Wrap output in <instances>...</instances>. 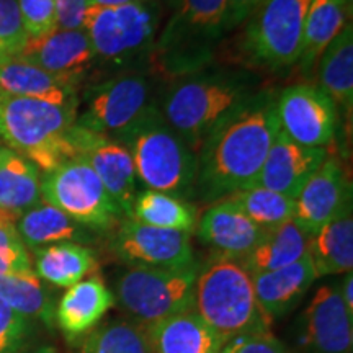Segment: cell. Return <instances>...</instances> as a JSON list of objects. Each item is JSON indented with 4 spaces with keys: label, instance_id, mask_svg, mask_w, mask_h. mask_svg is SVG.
I'll return each mask as SVG.
<instances>
[{
    "label": "cell",
    "instance_id": "cell-4",
    "mask_svg": "<svg viewBox=\"0 0 353 353\" xmlns=\"http://www.w3.org/2000/svg\"><path fill=\"white\" fill-rule=\"evenodd\" d=\"M76 118L77 103L54 105L0 88V139L44 174L76 157L70 141Z\"/></svg>",
    "mask_w": 353,
    "mask_h": 353
},
{
    "label": "cell",
    "instance_id": "cell-30",
    "mask_svg": "<svg viewBox=\"0 0 353 353\" xmlns=\"http://www.w3.org/2000/svg\"><path fill=\"white\" fill-rule=\"evenodd\" d=\"M321 90L347 113L353 108V25L343 26L341 33L325 48L319 65Z\"/></svg>",
    "mask_w": 353,
    "mask_h": 353
},
{
    "label": "cell",
    "instance_id": "cell-35",
    "mask_svg": "<svg viewBox=\"0 0 353 353\" xmlns=\"http://www.w3.org/2000/svg\"><path fill=\"white\" fill-rule=\"evenodd\" d=\"M33 272L32 257L21 241L15 223L0 216V275Z\"/></svg>",
    "mask_w": 353,
    "mask_h": 353
},
{
    "label": "cell",
    "instance_id": "cell-11",
    "mask_svg": "<svg viewBox=\"0 0 353 353\" xmlns=\"http://www.w3.org/2000/svg\"><path fill=\"white\" fill-rule=\"evenodd\" d=\"M149 94V81L139 74H121L108 79L90 92L85 108L77 113L76 125L114 138L151 107Z\"/></svg>",
    "mask_w": 353,
    "mask_h": 353
},
{
    "label": "cell",
    "instance_id": "cell-5",
    "mask_svg": "<svg viewBox=\"0 0 353 353\" xmlns=\"http://www.w3.org/2000/svg\"><path fill=\"white\" fill-rule=\"evenodd\" d=\"M193 311L224 342L270 329L255 298L250 273L237 259L216 255L200 267Z\"/></svg>",
    "mask_w": 353,
    "mask_h": 353
},
{
    "label": "cell",
    "instance_id": "cell-19",
    "mask_svg": "<svg viewBox=\"0 0 353 353\" xmlns=\"http://www.w3.org/2000/svg\"><path fill=\"white\" fill-rule=\"evenodd\" d=\"M265 231L252 223L226 198L216 203L201 216L196 236L203 244L213 247L219 255L242 259L263 237Z\"/></svg>",
    "mask_w": 353,
    "mask_h": 353
},
{
    "label": "cell",
    "instance_id": "cell-40",
    "mask_svg": "<svg viewBox=\"0 0 353 353\" xmlns=\"http://www.w3.org/2000/svg\"><path fill=\"white\" fill-rule=\"evenodd\" d=\"M57 28L61 30H82L88 0H54Z\"/></svg>",
    "mask_w": 353,
    "mask_h": 353
},
{
    "label": "cell",
    "instance_id": "cell-7",
    "mask_svg": "<svg viewBox=\"0 0 353 353\" xmlns=\"http://www.w3.org/2000/svg\"><path fill=\"white\" fill-rule=\"evenodd\" d=\"M200 265L183 268L130 267L114 285V301L132 317V322L151 327L175 314L192 311Z\"/></svg>",
    "mask_w": 353,
    "mask_h": 353
},
{
    "label": "cell",
    "instance_id": "cell-37",
    "mask_svg": "<svg viewBox=\"0 0 353 353\" xmlns=\"http://www.w3.org/2000/svg\"><path fill=\"white\" fill-rule=\"evenodd\" d=\"M30 39L46 37L57 30L54 0H17Z\"/></svg>",
    "mask_w": 353,
    "mask_h": 353
},
{
    "label": "cell",
    "instance_id": "cell-29",
    "mask_svg": "<svg viewBox=\"0 0 353 353\" xmlns=\"http://www.w3.org/2000/svg\"><path fill=\"white\" fill-rule=\"evenodd\" d=\"M37 275L57 288H70L97 270L94 250L77 242H61L33 250Z\"/></svg>",
    "mask_w": 353,
    "mask_h": 353
},
{
    "label": "cell",
    "instance_id": "cell-13",
    "mask_svg": "<svg viewBox=\"0 0 353 353\" xmlns=\"http://www.w3.org/2000/svg\"><path fill=\"white\" fill-rule=\"evenodd\" d=\"M112 247L130 267L183 268L195 263L190 232L148 226L128 218L118 226Z\"/></svg>",
    "mask_w": 353,
    "mask_h": 353
},
{
    "label": "cell",
    "instance_id": "cell-1",
    "mask_svg": "<svg viewBox=\"0 0 353 353\" xmlns=\"http://www.w3.org/2000/svg\"><path fill=\"white\" fill-rule=\"evenodd\" d=\"M280 131L272 92H257L226 118L198 152L196 192L205 200H223L249 188L257 179Z\"/></svg>",
    "mask_w": 353,
    "mask_h": 353
},
{
    "label": "cell",
    "instance_id": "cell-47",
    "mask_svg": "<svg viewBox=\"0 0 353 353\" xmlns=\"http://www.w3.org/2000/svg\"><path fill=\"white\" fill-rule=\"evenodd\" d=\"M219 353H226V352H224V350H221V352H219Z\"/></svg>",
    "mask_w": 353,
    "mask_h": 353
},
{
    "label": "cell",
    "instance_id": "cell-14",
    "mask_svg": "<svg viewBox=\"0 0 353 353\" xmlns=\"http://www.w3.org/2000/svg\"><path fill=\"white\" fill-rule=\"evenodd\" d=\"M70 141L76 149V157L92 167L112 200L117 203L125 218L130 219L138 196V179L128 149L108 136L79 128L76 123L70 132Z\"/></svg>",
    "mask_w": 353,
    "mask_h": 353
},
{
    "label": "cell",
    "instance_id": "cell-28",
    "mask_svg": "<svg viewBox=\"0 0 353 353\" xmlns=\"http://www.w3.org/2000/svg\"><path fill=\"white\" fill-rule=\"evenodd\" d=\"M352 21L343 0H309L303 26L301 54L298 63L309 70L322 56L325 48Z\"/></svg>",
    "mask_w": 353,
    "mask_h": 353
},
{
    "label": "cell",
    "instance_id": "cell-17",
    "mask_svg": "<svg viewBox=\"0 0 353 353\" xmlns=\"http://www.w3.org/2000/svg\"><path fill=\"white\" fill-rule=\"evenodd\" d=\"M325 159V148L301 145L278 131L262 169L250 187L273 190L294 200Z\"/></svg>",
    "mask_w": 353,
    "mask_h": 353
},
{
    "label": "cell",
    "instance_id": "cell-25",
    "mask_svg": "<svg viewBox=\"0 0 353 353\" xmlns=\"http://www.w3.org/2000/svg\"><path fill=\"white\" fill-rule=\"evenodd\" d=\"M309 239L293 219L265 231L263 237L249 254L237 259L250 275L280 270L309 254Z\"/></svg>",
    "mask_w": 353,
    "mask_h": 353
},
{
    "label": "cell",
    "instance_id": "cell-8",
    "mask_svg": "<svg viewBox=\"0 0 353 353\" xmlns=\"http://www.w3.org/2000/svg\"><path fill=\"white\" fill-rule=\"evenodd\" d=\"M161 23L157 0L120 7H88L82 30L92 44L95 59L125 64L143 52H151Z\"/></svg>",
    "mask_w": 353,
    "mask_h": 353
},
{
    "label": "cell",
    "instance_id": "cell-15",
    "mask_svg": "<svg viewBox=\"0 0 353 353\" xmlns=\"http://www.w3.org/2000/svg\"><path fill=\"white\" fill-rule=\"evenodd\" d=\"M298 341L303 353H353V316L341 290L324 285L299 317Z\"/></svg>",
    "mask_w": 353,
    "mask_h": 353
},
{
    "label": "cell",
    "instance_id": "cell-9",
    "mask_svg": "<svg viewBox=\"0 0 353 353\" xmlns=\"http://www.w3.org/2000/svg\"><path fill=\"white\" fill-rule=\"evenodd\" d=\"M41 198L94 231H110L125 218L92 167L79 157L44 174Z\"/></svg>",
    "mask_w": 353,
    "mask_h": 353
},
{
    "label": "cell",
    "instance_id": "cell-10",
    "mask_svg": "<svg viewBox=\"0 0 353 353\" xmlns=\"http://www.w3.org/2000/svg\"><path fill=\"white\" fill-rule=\"evenodd\" d=\"M309 0H265L245 21L244 46L255 64L278 70L296 64Z\"/></svg>",
    "mask_w": 353,
    "mask_h": 353
},
{
    "label": "cell",
    "instance_id": "cell-42",
    "mask_svg": "<svg viewBox=\"0 0 353 353\" xmlns=\"http://www.w3.org/2000/svg\"><path fill=\"white\" fill-rule=\"evenodd\" d=\"M339 290H341V296H342V301L343 304H345L347 311L350 312V314L353 316V275L352 272H348L345 278L342 280V285L339 286Z\"/></svg>",
    "mask_w": 353,
    "mask_h": 353
},
{
    "label": "cell",
    "instance_id": "cell-43",
    "mask_svg": "<svg viewBox=\"0 0 353 353\" xmlns=\"http://www.w3.org/2000/svg\"><path fill=\"white\" fill-rule=\"evenodd\" d=\"M134 2H143V0H88V6L108 8V7L128 6V3H134Z\"/></svg>",
    "mask_w": 353,
    "mask_h": 353
},
{
    "label": "cell",
    "instance_id": "cell-34",
    "mask_svg": "<svg viewBox=\"0 0 353 353\" xmlns=\"http://www.w3.org/2000/svg\"><path fill=\"white\" fill-rule=\"evenodd\" d=\"M82 353H152L148 330L132 321L105 322L85 339Z\"/></svg>",
    "mask_w": 353,
    "mask_h": 353
},
{
    "label": "cell",
    "instance_id": "cell-20",
    "mask_svg": "<svg viewBox=\"0 0 353 353\" xmlns=\"http://www.w3.org/2000/svg\"><path fill=\"white\" fill-rule=\"evenodd\" d=\"M250 276L259 306L270 322L293 311L317 278L309 254L280 270Z\"/></svg>",
    "mask_w": 353,
    "mask_h": 353
},
{
    "label": "cell",
    "instance_id": "cell-6",
    "mask_svg": "<svg viewBox=\"0 0 353 353\" xmlns=\"http://www.w3.org/2000/svg\"><path fill=\"white\" fill-rule=\"evenodd\" d=\"M226 8L228 0H179L154 41V68L175 77L205 68L226 33Z\"/></svg>",
    "mask_w": 353,
    "mask_h": 353
},
{
    "label": "cell",
    "instance_id": "cell-3",
    "mask_svg": "<svg viewBox=\"0 0 353 353\" xmlns=\"http://www.w3.org/2000/svg\"><path fill=\"white\" fill-rule=\"evenodd\" d=\"M112 139L128 149L136 179L148 190L176 198L188 196L196 190V154L154 105Z\"/></svg>",
    "mask_w": 353,
    "mask_h": 353
},
{
    "label": "cell",
    "instance_id": "cell-33",
    "mask_svg": "<svg viewBox=\"0 0 353 353\" xmlns=\"http://www.w3.org/2000/svg\"><path fill=\"white\" fill-rule=\"evenodd\" d=\"M236 208H239L252 223L270 231L293 219L294 200L273 190L262 187H249L237 190L226 196Z\"/></svg>",
    "mask_w": 353,
    "mask_h": 353
},
{
    "label": "cell",
    "instance_id": "cell-44",
    "mask_svg": "<svg viewBox=\"0 0 353 353\" xmlns=\"http://www.w3.org/2000/svg\"><path fill=\"white\" fill-rule=\"evenodd\" d=\"M25 353H57V350L51 345H41V347H37V348H33V350H28Z\"/></svg>",
    "mask_w": 353,
    "mask_h": 353
},
{
    "label": "cell",
    "instance_id": "cell-31",
    "mask_svg": "<svg viewBox=\"0 0 353 353\" xmlns=\"http://www.w3.org/2000/svg\"><path fill=\"white\" fill-rule=\"evenodd\" d=\"M130 219L154 228L192 232L196 226V210L182 198L145 190L136 196Z\"/></svg>",
    "mask_w": 353,
    "mask_h": 353
},
{
    "label": "cell",
    "instance_id": "cell-26",
    "mask_svg": "<svg viewBox=\"0 0 353 353\" xmlns=\"http://www.w3.org/2000/svg\"><path fill=\"white\" fill-rule=\"evenodd\" d=\"M26 249L61 244V242H87L92 239L87 228L77 224L63 211L41 200L33 208L25 211L15 223Z\"/></svg>",
    "mask_w": 353,
    "mask_h": 353
},
{
    "label": "cell",
    "instance_id": "cell-23",
    "mask_svg": "<svg viewBox=\"0 0 353 353\" xmlns=\"http://www.w3.org/2000/svg\"><path fill=\"white\" fill-rule=\"evenodd\" d=\"M145 330L152 353H219L226 345L193 309L167 317Z\"/></svg>",
    "mask_w": 353,
    "mask_h": 353
},
{
    "label": "cell",
    "instance_id": "cell-41",
    "mask_svg": "<svg viewBox=\"0 0 353 353\" xmlns=\"http://www.w3.org/2000/svg\"><path fill=\"white\" fill-rule=\"evenodd\" d=\"M263 2L265 0H228L226 33L245 23Z\"/></svg>",
    "mask_w": 353,
    "mask_h": 353
},
{
    "label": "cell",
    "instance_id": "cell-45",
    "mask_svg": "<svg viewBox=\"0 0 353 353\" xmlns=\"http://www.w3.org/2000/svg\"><path fill=\"white\" fill-rule=\"evenodd\" d=\"M343 2H345V6H347V10L348 12H353V0H343Z\"/></svg>",
    "mask_w": 353,
    "mask_h": 353
},
{
    "label": "cell",
    "instance_id": "cell-16",
    "mask_svg": "<svg viewBox=\"0 0 353 353\" xmlns=\"http://www.w3.org/2000/svg\"><path fill=\"white\" fill-rule=\"evenodd\" d=\"M352 206V187L337 157H327L294 198L293 221L307 236Z\"/></svg>",
    "mask_w": 353,
    "mask_h": 353
},
{
    "label": "cell",
    "instance_id": "cell-39",
    "mask_svg": "<svg viewBox=\"0 0 353 353\" xmlns=\"http://www.w3.org/2000/svg\"><path fill=\"white\" fill-rule=\"evenodd\" d=\"M223 350L226 353H291L270 330L234 337L226 342Z\"/></svg>",
    "mask_w": 353,
    "mask_h": 353
},
{
    "label": "cell",
    "instance_id": "cell-22",
    "mask_svg": "<svg viewBox=\"0 0 353 353\" xmlns=\"http://www.w3.org/2000/svg\"><path fill=\"white\" fill-rule=\"evenodd\" d=\"M79 83L74 79L48 72L20 57L0 59V88L10 95L54 105H74L77 103Z\"/></svg>",
    "mask_w": 353,
    "mask_h": 353
},
{
    "label": "cell",
    "instance_id": "cell-46",
    "mask_svg": "<svg viewBox=\"0 0 353 353\" xmlns=\"http://www.w3.org/2000/svg\"><path fill=\"white\" fill-rule=\"evenodd\" d=\"M165 2H167V3H169V6H170V7H175V6H176V3H179V0H165Z\"/></svg>",
    "mask_w": 353,
    "mask_h": 353
},
{
    "label": "cell",
    "instance_id": "cell-24",
    "mask_svg": "<svg viewBox=\"0 0 353 353\" xmlns=\"http://www.w3.org/2000/svg\"><path fill=\"white\" fill-rule=\"evenodd\" d=\"M41 175L28 159L0 145V216L17 223L41 201Z\"/></svg>",
    "mask_w": 353,
    "mask_h": 353
},
{
    "label": "cell",
    "instance_id": "cell-2",
    "mask_svg": "<svg viewBox=\"0 0 353 353\" xmlns=\"http://www.w3.org/2000/svg\"><path fill=\"white\" fill-rule=\"evenodd\" d=\"M257 92V79L244 70L201 69L180 77L159 110L198 156L211 132Z\"/></svg>",
    "mask_w": 353,
    "mask_h": 353
},
{
    "label": "cell",
    "instance_id": "cell-27",
    "mask_svg": "<svg viewBox=\"0 0 353 353\" xmlns=\"http://www.w3.org/2000/svg\"><path fill=\"white\" fill-rule=\"evenodd\" d=\"M309 257L317 276L348 273L353 267L352 206L321 228L309 239Z\"/></svg>",
    "mask_w": 353,
    "mask_h": 353
},
{
    "label": "cell",
    "instance_id": "cell-21",
    "mask_svg": "<svg viewBox=\"0 0 353 353\" xmlns=\"http://www.w3.org/2000/svg\"><path fill=\"white\" fill-rule=\"evenodd\" d=\"M114 303L103 278L94 275L68 288L56 307V322L68 337H81L95 329Z\"/></svg>",
    "mask_w": 353,
    "mask_h": 353
},
{
    "label": "cell",
    "instance_id": "cell-32",
    "mask_svg": "<svg viewBox=\"0 0 353 353\" xmlns=\"http://www.w3.org/2000/svg\"><path fill=\"white\" fill-rule=\"evenodd\" d=\"M0 299L21 316L41 319L50 327L54 324V303L34 272L0 275Z\"/></svg>",
    "mask_w": 353,
    "mask_h": 353
},
{
    "label": "cell",
    "instance_id": "cell-12",
    "mask_svg": "<svg viewBox=\"0 0 353 353\" xmlns=\"http://www.w3.org/2000/svg\"><path fill=\"white\" fill-rule=\"evenodd\" d=\"M280 131L307 148H325L337 131V105L319 87L296 83L275 99Z\"/></svg>",
    "mask_w": 353,
    "mask_h": 353
},
{
    "label": "cell",
    "instance_id": "cell-36",
    "mask_svg": "<svg viewBox=\"0 0 353 353\" xmlns=\"http://www.w3.org/2000/svg\"><path fill=\"white\" fill-rule=\"evenodd\" d=\"M17 0H0V59L19 57L28 43Z\"/></svg>",
    "mask_w": 353,
    "mask_h": 353
},
{
    "label": "cell",
    "instance_id": "cell-18",
    "mask_svg": "<svg viewBox=\"0 0 353 353\" xmlns=\"http://www.w3.org/2000/svg\"><path fill=\"white\" fill-rule=\"evenodd\" d=\"M19 57L56 76L79 82H82L85 72L95 61L92 44L83 30L61 28L46 37L28 39Z\"/></svg>",
    "mask_w": 353,
    "mask_h": 353
},
{
    "label": "cell",
    "instance_id": "cell-38",
    "mask_svg": "<svg viewBox=\"0 0 353 353\" xmlns=\"http://www.w3.org/2000/svg\"><path fill=\"white\" fill-rule=\"evenodd\" d=\"M28 334V317L0 299V353H15Z\"/></svg>",
    "mask_w": 353,
    "mask_h": 353
}]
</instances>
